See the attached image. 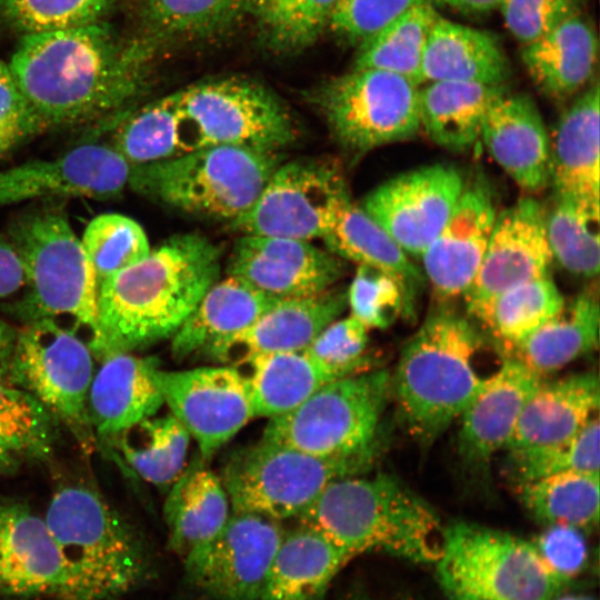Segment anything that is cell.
Returning a JSON list of instances; mask_svg holds the SVG:
<instances>
[{"mask_svg":"<svg viewBox=\"0 0 600 600\" xmlns=\"http://www.w3.org/2000/svg\"><path fill=\"white\" fill-rule=\"evenodd\" d=\"M156 44L102 20L22 34L8 64L46 130L74 127L131 110L148 88Z\"/></svg>","mask_w":600,"mask_h":600,"instance_id":"1","label":"cell"},{"mask_svg":"<svg viewBox=\"0 0 600 600\" xmlns=\"http://www.w3.org/2000/svg\"><path fill=\"white\" fill-rule=\"evenodd\" d=\"M221 251L206 237L166 240L137 263L98 284L101 360L172 337L219 280Z\"/></svg>","mask_w":600,"mask_h":600,"instance_id":"2","label":"cell"},{"mask_svg":"<svg viewBox=\"0 0 600 600\" xmlns=\"http://www.w3.org/2000/svg\"><path fill=\"white\" fill-rule=\"evenodd\" d=\"M353 558L383 552L417 563H436L443 529L433 508L388 473L348 476L330 482L298 519Z\"/></svg>","mask_w":600,"mask_h":600,"instance_id":"3","label":"cell"},{"mask_svg":"<svg viewBox=\"0 0 600 600\" xmlns=\"http://www.w3.org/2000/svg\"><path fill=\"white\" fill-rule=\"evenodd\" d=\"M481 336L464 317L432 312L406 343L393 377L398 418L420 444H432L482 388L476 369Z\"/></svg>","mask_w":600,"mask_h":600,"instance_id":"4","label":"cell"},{"mask_svg":"<svg viewBox=\"0 0 600 600\" xmlns=\"http://www.w3.org/2000/svg\"><path fill=\"white\" fill-rule=\"evenodd\" d=\"M8 239L21 260L27 287L12 307L14 316L24 323L67 318L99 358L97 280L64 211L44 207L27 212L11 223Z\"/></svg>","mask_w":600,"mask_h":600,"instance_id":"5","label":"cell"},{"mask_svg":"<svg viewBox=\"0 0 600 600\" xmlns=\"http://www.w3.org/2000/svg\"><path fill=\"white\" fill-rule=\"evenodd\" d=\"M43 519L77 600H111L147 578L149 561L138 536L94 490L78 484L59 489Z\"/></svg>","mask_w":600,"mask_h":600,"instance_id":"6","label":"cell"},{"mask_svg":"<svg viewBox=\"0 0 600 600\" xmlns=\"http://www.w3.org/2000/svg\"><path fill=\"white\" fill-rule=\"evenodd\" d=\"M280 163L276 151L208 146L131 164L128 186L177 210L232 222L254 203Z\"/></svg>","mask_w":600,"mask_h":600,"instance_id":"7","label":"cell"},{"mask_svg":"<svg viewBox=\"0 0 600 600\" xmlns=\"http://www.w3.org/2000/svg\"><path fill=\"white\" fill-rule=\"evenodd\" d=\"M436 567L448 600H553L566 587L532 542L469 522L443 529Z\"/></svg>","mask_w":600,"mask_h":600,"instance_id":"8","label":"cell"},{"mask_svg":"<svg viewBox=\"0 0 600 600\" xmlns=\"http://www.w3.org/2000/svg\"><path fill=\"white\" fill-rule=\"evenodd\" d=\"M390 393L391 374L386 370L332 380L293 410L269 419L261 440L321 458L378 451Z\"/></svg>","mask_w":600,"mask_h":600,"instance_id":"9","label":"cell"},{"mask_svg":"<svg viewBox=\"0 0 600 600\" xmlns=\"http://www.w3.org/2000/svg\"><path fill=\"white\" fill-rule=\"evenodd\" d=\"M377 453L321 458L260 440L236 451L219 478L231 512L282 522L299 519L330 482L358 474L372 463Z\"/></svg>","mask_w":600,"mask_h":600,"instance_id":"10","label":"cell"},{"mask_svg":"<svg viewBox=\"0 0 600 600\" xmlns=\"http://www.w3.org/2000/svg\"><path fill=\"white\" fill-rule=\"evenodd\" d=\"M176 93L182 153L220 144L277 152L296 138L284 106L271 90L256 81L216 78Z\"/></svg>","mask_w":600,"mask_h":600,"instance_id":"11","label":"cell"},{"mask_svg":"<svg viewBox=\"0 0 600 600\" xmlns=\"http://www.w3.org/2000/svg\"><path fill=\"white\" fill-rule=\"evenodd\" d=\"M419 84L379 69H354L321 86L313 100L336 141L361 156L420 130Z\"/></svg>","mask_w":600,"mask_h":600,"instance_id":"12","label":"cell"},{"mask_svg":"<svg viewBox=\"0 0 600 600\" xmlns=\"http://www.w3.org/2000/svg\"><path fill=\"white\" fill-rule=\"evenodd\" d=\"M10 371L12 386L32 394L80 440L89 438L87 402L94 354L74 331L51 319L24 323Z\"/></svg>","mask_w":600,"mask_h":600,"instance_id":"13","label":"cell"},{"mask_svg":"<svg viewBox=\"0 0 600 600\" xmlns=\"http://www.w3.org/2000/svg\"><path fill=\"white\" fill-rule=\"evenodd\" d=\"M351 201L340 167L327 159L279 164L233 227L243 234L297 240L323 238Z\"/></svg>","mask_w":600,"mask_h":600,"instance_id":"14","label":"cell"},{"mask_svg":"<svg viewBox=\"0 0 600 600\" xmlns=\"http://www.w3.org/2000/svg\"><path fill=\"white\" fill-rule=\"evenodd\" d=\"M283 533L281 522L231 512L213 539L182 559L186 578L207 600H260Z\"/></svg>","mask_w":600,"mask_h":600,"instance_id":"15","label":"cell"},{"mask_svg":"<svg viewBox=\"0 0 600 600\" xmlns=\"http://www.w3.org/2000/svg\"><path fill=\"white\" fill-rule=\"evenodd\" d=\"M152 378L178 421L192 437L202 460L211 459L254 412L246 376L234 366L162 370Z\"/></svg>","mask_w":600,"mask_h":600,"instance_id":"16","label":"cell"},{"mask_svg":"<svg viewBox=\"0 0 600 600\" xmlns=\"http://www.w3.org/2000/svg\"><path fill=\"white\" fill-rule=\"evenodd\" d=\"M463 188L457 168L434 163L384 181L360 207L407 254L422 256L448 221Z\"/></svg>","mask_w":600,"mask_h":600,"instance_id":"17","label":"cell"},{"mask_svg":"<svg viewBox=\"0 0 600 600\" xmlns=\"http://www.w3.org/2000/svg\"><path fill=\"white\" fill-rule=\"evenodd\" d=\"M552 254L543 206L531 197L497 213L479 270L462 296L470 316L493 298L523 282L549 276Z\"/></svg>","mask_w":600,"mask_h":600,"instance_id":"18","label":"cell"},{"mask_svg":"<svg viewBox=\"0 0 600 600\" xmlns=\"http://www.w3.org/2000/svg\"><path fill=\"white\" fill-rule=\"evenodd\" d=\"M130 168L112 146L81 144L57 158L0 170V207L53 197L110 199L128 186Z\"/></svg>","mask_w":600,"mask_h":600,"instance_id":"19","label":"cell"},{"mask_svg":"<svg viewBox=\"0 0 600 600\" xmlns=\"http://www.w3.org/2000/svg\"><path fill=\"white\" fill-rule=\"evenodd\" d=\"M343 262L306 240L242 234L233 244L228 274L276 299L314 296L331 289Z\"/></svg>","mask_w":600,"mask_h":600,"instance_id":"20","label":"cell"},{"mask_svg":"<svg viewBox=\"0 0 600 600\" xmlns=\"http://www.w3.org/2000/svg\"><path fill=\"white\" fill-rule=\"evenodd\" d=\"M0 594L77 600L44 519L21 503H0Z\"/></svg>","mask_w":600,"mask_h":600,"instance_id":"21","label":"cell"},{"mask_svg":"<svg viewBox=\"0 0 600 600\" xmlns=\"http://www.w3.org/2000/svg\"><path fill=\"white\" fill-rule=\"evenodd\" d=\"M496 217L489 186L482 180L464 184L448 221L421 256L439 299L464 294L479 270Z\"/></svg>","mask_w":600,"mask_h":600,"instance_id":"22","label":"cell"},{"mask_svg":"<svg viewBox=\"0 0 600 600\" xmlns=\"http://www.w3.org/2000/svg\"><path fill=\"white\" fill-rule=\"evenodd\" d=\"M542 379L512 357L487 377L460 416L458 451L467 466L484 468L506 450L526 401Z\"/></svg>","mask_w":600,"mask_h":600,"instance_id":"23","label":"cell"},{"mask_svg":"<svg viewBox=\"0 0 600 600\" xmlns=\"http://www.w3.org/2000/svg\"><path fill=\"white\" fill-rule=\"evenodd\" d=\"M347 306V292L332 288L310 297L280 299L251 324L214 343L206 353L241 364L266 353L304 350Z\"/></svg>","mask_w":600,"mask_h":600,"instance_id":"24","label":"cell"},{"mask_svg":"<svg viewBox=\"0 0 600 600\" xmlns=\"http://www.w3.org/2000/svg\"><path fill=\"white\" fill-rule=\"evenodd\" d=\"M480 139L491 158L528 192L550 180V136L533 100L504 90L491 103Z\"/></svg>","mask_w":600,"mask_h":600,"instance_id":"25","label":"cell"},{"mask_svg":"<svg viewBox=\"0 0 600 600\" xmlns=\"http://www.w3.org/2000/svg\"><path fill=\"white\" fill-rule=\"evenodd\" d=\"M599 103L596 77L560 116L550 137L553 194L600 204Z\"/></svg>","mask_w":600,"mask_h":600,"instance_id":"26","label":"cell"},{"mask_svg":"<svg viewBox=\"0 0 600 600\" xmlns=\"http://www.w3.org/2000/svg\"><path fill=\"white\" fill-rule=\"evenodd\" d=\"M153 358L117 351L101 359L87 402L89 422L102 438H114L141 420L154 416L163 404L152 378Z\"/></svg>","mask_w":600,"mask_h":600,"instance_id":"27","label":"cell"},{"mask_svg":"<svg viewBox=\"0 0 600 600\" xmlns=\"http://www.w3.org/2000/svg\"><path fill=\"white\" fill-rule=\"evenodd\" d=\"M596 371L552 381L543 378L526 401L506 450L543 447L570 439L599 412Z\"/></svg>","mask_w":600,"mask_h":600,"instance_id":"28","label":"cell"},{"mask_svg":"<svg viewBox=\"0 0 600 600\" xmlns=\"http://www.w3.org/2000/svg\"><path fill=\"white\" fill-rule=\"evenodd\" d=\"M353 559L316 528L300 523L283 533L260 600H322L337 574Z\"/></svg>","mask_w":600,"mask_h":600,"instance_id":"29","label":"cell"},{"mask_svg":"<svg viewBox=\"0 0 600 600\" xmlns=\"http://www.w3.org/2000/svg\"><path fill=\"white\" fill-rule=\"evenodd\" d=\"M521 59L538 90L564 100L583 90L597 76L598 38L592 24L574 16L546 36L522 46Z\"/></svg>","mask_w":600,"mask_h":600,"instance_id":"30","label":"cell"},{"mask_svg":"<svg viewBox=\"0 0 600 600\" xmlns=\"http://www.w3.org/2000/svg\"><path fill=\"white\" fill-rule=\"evenodd\" d=\"M510 71L509 60L497 37L438 16L422 57V82L506 86Z\"/></svg>","mask_w":600,"mask_h":600,"instance_id":"31","label":"cell"},{"mask_svg":"<svg viewBox=\"0 0 600 600\" xmlns=\"http://www.w3.org/2000/svg\"><path fill=\"white\" fill-rule=\"evenodd\" d=\"M279 299L259 291L246 280L228 276L214 282L172 336L171 351L184 359L241 331Z\"/></svg>","mask_w":600,"mask_h":600,"instance_id":"32","label":"cell"},{"mask_svg":"<svg viewBox=\"0 0 600 600\" xmlns=\"http://www.w3.org/2000/svg\"><path fill=\"white\" fill-rule=\"evenodd\" d=\"M506 86L466 81H432L418 92L420 129L436 144L453 152L478 140L492 101Z\"/></svg>","mask_w":600,"mask_h":600,"instance_id":"33","label":"cell"},{"mask_svg":"<svg viewBox=\"0 0 600 600\" xmlns=\"http://www.w3.org/2000/svg\"><path fill=\"white\" fill-rule=\"evenodd\" d=\"M599 320L597 292H580L531 334L509 347L511 357L546 378L598 347Z\"/></svg>","mask_w":600,"mask_h":600,"instance_id":"34","label":"cell"},{"mask_svg":"<svg viewBox=\"0 0 600 600\" xmlns=\"http://www.w3.org/2000/svg\"><path fill=\"white\" fill-rule=\"evenodd\" d=\"M241 364L248 367L244 376L254 418L282 416L326 383L350 376L304 350L259 354Z\"/></svg>","mask_w":600,"mask_h":600,"instance_id":"35","label":"cell"},{"mask_svg":"<svg viewBox=\"0 0 600 600\" xmlns=\"http://www.w3.org/2000/svg\"><path fill=\"white\" fill-rule=\"evenodd\" d=\"M163 507L169 548L181 559L213 539L231 514L219 476L200 464L180 474Z\"/></svg>","mask_w":600,"mask_h":600,"instance_id":"36","label":"cell"},{"mask_svg":"<svg viewBox=\"0 0 600 600\" xmlns=\"http://www.w3.org/2000/svg\"><path fill=\"white\" fill-rule=\"evenodd\" d=\"M322 239L327 250L338 258L392 276L403 290L404 316L414 312L417 296L424 284L422 272L360 206L350 201Z\"/></svg>","mask_w":600,"mask_h":600,"instance_id":"37","label":"cell"},{"mask_svg":"<svg viewBox=\"0 0 600 600\" xmlns=\"http://www.w3.org/2000/svg\"><path fill=\"white\" fill-rule=\"evenodd\" d=\"M524 509L544 526L591 530L599 522V473L563 472L516 484Z\"/></svg>","mask_w":600,"mask_h":600,"instance_id":"38","label":"cell"},{"mask_svg":"<svg viewBox=\"0 0 600 600\" xmlns=\"http://www.w3.org/2000/svg\"><path fill=\"white\" fill-rule=\"evenodd\" d=\"M543 221L552 259L572 274L596 277L600 268L599 204L552 194L543 207Z\"/></svg>","mask_w":600,"mask_h":600,"instance_id":"39","label":"cell"},{"mask_svg":"<svg viewBox=\"0 0 600 600\" xmlns=\"http://www.w3.org/2000/svg\"><path fill=\"white\" fill-rule=\"evenodd\" d=\"M114 439L127 463L154 486H170L183 472L190 434L172 413L146 418Z\"/></svg>","mask_w":600,"mask_h":600,"instance_id":"40","label":"cell"},{"mask_svg":"<svg viewBox=\"0 0 600 600\" xmlns=\"http://www.w3.org/2000/svg\"><path fill=\"white\" fill-rule=\"evenodd\" d=\"M439 13L422 2L359 44L354 69H379L422 83L421 63L430 30Z\"/></svg>","mask_w":600,"mask_h":600,"instance_id":"41","label":"cell"},{"mask_svg":"<svg viewBox=\"0 0 600 600\" xmlns=\"http://www.w3.org/2000/svg\"><path fill=\"white\" fill-rule=\"evenodd\" d=\"M564 301L554 282L546 276L506 290L473 318L509 348L552 318Z\"/></svg>","mask_w":600,"mask_h":600,"instance_id":"42","label":"cell"},{"mask_svg":"<svg viewBox=\"0 0 600 600\" xmlns=\"http://www.w3.org/2000/svg\"><path fill=\"white\" fill-rule=\"evenodd\" d=\"M113 134V149L130 164H141L181 154L177 93L129 110Z\"/></svg>","mask_w":600,"mask_h":600,"instance_id":"43","label":"cell"},{"mask_svg":"<svg viewBox=\"0 0 600 600\" xmlns=\"http://www.w3.org/2000/svg\"><path fill=\"white\" fill-rule=\"evenodd\" d=\"M250 0H142L148 37L197 39L217 34L249 12Z\"/></svg>","mask_w":600,"mask_h":600,"instance_id":"44","label":"cell"},{"mask_svg":"<svg viewBox=\"0 0 600 600\" xmlns=\"http://www.w3.org/2000/svg\"><path fill=\"white\" fill-rule=\"evenodd\" d=\"M599 413L573 437L537 448L508 450L507 472L516 483H523L563 472L600 470Z\"/></svg>","mask_w":600,"mask_h":600,"instance_id":"45","label":"cell"},{"mask_svg":"<svg viewBox=\"0 0 600 600\" xmlns=\"http://www.w3.org/2000/svg\"><path fill=\"white\" fill-rule=\"evenodd\" d=\"M337 0H250L249 12L257 20L266 43L280 52L312 44L329 20Z\"/></svg>","mask_w":600,"mask_h":600,"instance_id":"46","label":"cell"},{"mask_svg":"<svg viewBox=\"0 0 600 600\" xmlns=\"http://www.w3.org/2000/svg\"><path fill=\"white\" fill-rule=\"evenodd\" d=\"M59 420L29 392L0 381V440L16 456L47 457Z\"/></svg>","mask_w":600,"mask_h":600,"instance_id":"47","label":"cell"},{"mask_svg":"<svg viewBox=\"0 0 600 600\" xmlns=\"http://www.w3.org/2000/svg\"><path fill=\"white\" fill-rule=\"evenodd\" d=\"M97 286L111 274L142 260L151 250L143 228L119 213L93 218L80 239Z\"/></svg>","mask_w":600,"mask_h":600,"instance_id":"48","label":"cell"},{"mask_svg":"<svg viewBox=\"0 0 600 600\" xmlns=\"http://www.w3.org/2000/svg\"><path fill=\"white\" fill-rule=\"evenodd\" d=\"M122 0H0V16L26 33L81 27L111 13Z\"/></svg>","mask_w":600,"mask_h":600,"instance_id":"49","label":"cell"},{"mask_svg":"<svg viewBox=\"0 0 600 600\" xmlns=\"http://www.w3.org/2000/svg\"><path fill=\"white\" fill-rule=\"evenodd\" d=\"M351 316L368 330L389 327L399 314H404L401 284L389 273L359 266L347 292Z\"/></svg>","mask_w":600,"mask_h":600,"instance_id":"50","label":"cell"},{"mask_svg":"<svg viewBox=\"0 0 600 600\" xmlns=\"http://www.w3.org/2000/svg\"><path fill=\"white\" fill-rule=\"evenodd\" d=\"M434 0H337L328 27L361 44L414 6Z\"/></svg>","mask_w":600,"mask_h":600,"instance_id":"51","label":"cell"},{"mask_svg":"<svg viewBox=\"0 0 600 600\" xmlns=\"http://www.w3.org/2000/svg\"><path fill=\"white\" fill-rule=\"evenodd\" d=\"M583 4L584 0H501L498 9L507 29L524 46L581 14Z\"/></svg>","mask_w":600,"mask_h":600,"instance_id":"52","label":"cell"},{"mask_svg":"<svg viewBox=\"0 0 600 600\" xmlns=\"http://www.w3.org/2000/svg\"><path fill=\"white\" fill-rule=\"evenodd\" d=\"M368 329L351 314L324 327L304 349L307 353L347 374L364 371Z\"/></svg>","mask_w":600,"mask_h":600,"instance_id":"53","label":"cell"},{"mask_svg":"<svg viewBox=\"0 0 600 600\" xmlns=\"http://www.w3.org/2000/svg\"><path fill=\"white\" fill-rule=\"evenodd\" d=\"M549 570L566 586L584 568L588 547L583 531L567 524H550L532 542Z\"/></svg>","mask_w":600,"mask_h":600,"instance_id":"54","label":"cell"},{"mask_svg":"<svg viewBox=\"0 0 600 600\" xmlns=\"http://www.w3.org/2000/svg\"><path fill=\"white\" fill-rule=\"evenodd\" d=\"M0 123L18 128L30 137L46 128L34 116L11 73L9 64L0 59Z\"/></svg>","mask_w":600,"mask_h":600,"instance_id":"55","label":"cell"},{"mask_svg":"<svg viewBox=\"0 0 600 600\" xmlns=\"http://www.w3.org/2000/svg\"><path fill=\"white\" fill-rule=\"evenodd\" d=\"M26 284L21 260L10 240L0 236V298L8 297Z\"/></svg>","mask_w":600,"mask_h":600,"instance_id":"56","label":"cell"},{"mask_svg":"<svg viewBox=\"0 0 600 600\" xmlns=\"http://www.w3.org/2000/svg\"><path fill=\"white\" fill-rule=\"evenodd\" d=\"M17 334L18 331L0 318V381L8 384H11L10 369Z\"/></svg>","mask_w":600,"mask_h":600,"instance_id":"57","label":"cell"},{"mask_svg":"<svg viewBox=\"0 0 600 600\" xmlns=\"http://www.w3.org/2000/svg\"><path fill=\"white\" fill-rule=\"evenodd\" d=\"M468 14H483L498 9L501 0H434Z\"/></svg>","mask_w":600,"mask_h":600,"instance_id":"58","label":"cell"},{"mask_svg":"<svg viewBox=\"0 0 600 600\" xmlns=\"http://www.w3.org/2000/svg\"><path fill=\"white\" fill-rule=\"evenodd\" d=\"M28 138L30 136L27 132L0 123V156L12 150Z\"/></svg>","mask_w":600,"mask_h":600,"instance_id":"59","label":"cell"},{"mask_svg":"<svg viewBox=\"0 0 600 600\" xmlns=\"http://www.w3.org/2000/svg\"><path fill=\"white\" fill-rule=\"evenodd\" d=\"M16 457L0 440V472L12 470L16 463Z\"/></svg>","mask_w":600,"mask_h":600,"instance_id":"60","label":"cell"},{"mask_svg":"<svg viewBox=\"0 0 600 600\" xmlns=\"http://www.w3.org/2000/svg\"><path fill=\"white\" fill-rule=\"evenodd\" d=\"M553 600H593V599L586 596H564L560 598L556 597Z\"/></svg>","mask_w":600,"mask_h":600,"instance_id":"61","label":"cell"}]
</instances>
